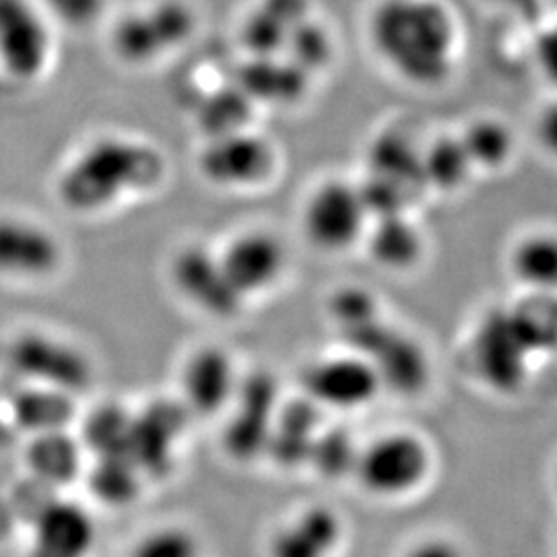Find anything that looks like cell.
I'll use <instances>...</instances> for the list:
<instances>
[{
    "mask_svg": "<svg viewBox=\"0 0 557 557\" xmlns=\"http://www.w3.org/2000/svg\"><path fill=\"white\" fill-rule=\"evenodd\" d=\"M368 40L380 62L411 87L438 89L457 71L458 23L442 0H379Z\"/></svg>",
    "mask_w": 557,
    "mask_h": 557,
    "instance_id": "obj_1",
    "label": "cell"
},
{
    "mask_svg": "<svg viewBox=\"0 0 557 557\" xmlns=\"http://www.w3.org/2000/svg\"><path fill=\"white\" fill-rule=\"evenodd\" d=\"M165 176L160 149L131 135L89 140L60 172L62 205L77 215H103L151 195Z\"/></svg>",
    "mask_w": 557,
    "mask_h": 557,
    "instance_id": "obj_2",
    "label": "cell"
},
{
    "mask_svg": "<svg viewBox=\"0 0 557 557\" xmlns=\"http://www.w3.org/2000/svg\"><path fill=\"white\" fill-rule=\"evenodd\" d=\"M535 296L533 304L490 310L473 333L471 358L481 382L496 395L512 397L522 391L531 358L549 349L557 335L556 306Z\"/></svg>",
    "mask_w": 557,
    "mask_h": 557,
    "instance_id": "obj_3",
    "label": "cell"
},
{
    "mask_svg": "<svg viewBox=\"0 0 557 557\" xmlns=\"http://www.w3.org/2000/svg\"><path fill=\"white\" fill-rule=\"evenodd\" d=\"M434 448L413 430H388L359 446L354 479L361 492L382 502L411 498L434 473Z\"/></svg>",
    "mask_w": 557,
    "mask_h": 557,
    "instance_id": "obj_4",
    "label": "cell"
},
{
    "mask_svg": "<svg viewBox=\"0 0 557 557\" xmlns=\"http://www.w3.org/2000/svg\"><path fill=\"white\" fill-rule=\"evenodd\" d=\"M372 221L358 182L320 180L299 207V232L322 255H345L361 246Z\"/></svg>",
    "mask_w": 557,
    "mask_h": 557,
    "instance_id": "obj_5",
    "label": "cell"
},
{
    "mask_svg": "<svg viewBox=\"0 0 557 557\" xmlns=\"http://www.w3.org/2000/svg\"><path fill=\"white\" fill-rule=\"evenodd\" d=\"M66 246L46 221L27 213H0V281L15 287H41L59 278Z\"/></svg>",
    "mask_w": 557,
    "mask_h": 557,
    "instance_id": "obj_6",
    "label": "cell"
},
{
    "mask_svg": "<svg viewBox=\"0 0 557 557\" xmlns=\"http://www.w3.org/2000/svg\"><path fill=\"white\" fill-rule=\"evenodd\" d=\"M199 172L205 182L227 193L259 190L275 178L278 151L275 143L248 128L205 137Z\"/></svg>",
    "mask_w": 557,
    "mask_h": 557,
    "instance_id": "obj_7",
    "label": "cell"
},
{
    "mask_svg": "<svg viewBox=\"0 0 557 557\" xmlns=\"http://www.w3.org/2000/svg\"><path fill=\"white\" fill-rule=\"evenodd\" d=\"M215 248L225 277L244 304L273 294L289 273V248L269 227H242Z\"/></svg>",
    "mask_w": 557,
    "mask_h": 557,
    "instance_id": "obj_8",
    "label": "cell"
},
{
    "mask_svg": "<svg viewBox=\"0 0 557 557\" xmlns=\"http://www.w3.org/2000/svg\"><path fill=\"white\" fill-rule=\"evenodd\" d=\"M52 21L36 0H0V75L15 85H34L54 59Z\"/></svg>",
    "mask_w": 557,
    "mask_h": 557,
    "instance_id": "obj_9",
    "label": "cell"
},
{
    "mask_svg": "<svg viewBox=\"0 0 557 557\" xmlns=\"http://www.w3.org/2000/svg\"><path fill=\"white\" fill-rule=\"evenodd\" d=\"M193 9L182 0H158L128 13L112 32V48L120 60L145 66L178 50L195 29Z\"/></svg>",
    "mask_w": 557,
    "mask_h": 557,
    "instance_id": "obj_10",
    "label": "cell"
},
{
    "mask_svg": "<svg viewBox=\"0 0 557 557\" xmlns=\"http://www.w3.org/2000/svg\"><path fill=\"white\" fill-rule=\"evenodd\" d=\"M168 275L176 296L207 319H236L246 306L225 277L215 246L188 242L174 252Z\"/></svg>",
    "mask_w": 557,
    "mask_h": 557,
    "instance_id": "obj_11",
    "label": "cell"
},
{
    "mask_svg": "<svg viewBox=\"0 0 557 557\" xmlns=\"http://www.w3.org/2000/svg\"><path fill=\"white\" fill-rule=\"evenodd\" d=\"M301 384L308 400L341 413L359 411L372 405L382 393L379 374L370 359L349 347L308 363Z\"/></svg>",
    "mask_w": 557,
    "mask_h": 557,
    "instance_id": "obj_12",
    "label": "cell"
},
{
    "mask_svg": "<svg viewBox=\"0 0 557 557\" xmlns=\"http://www.w3.org/2000/svg\"><path fill=\"white\" fill-rule=\"evenodd\" d=\"M239 368L220 345H200L180 366V388L188 407L199 413H218L238 395Z\"/></svg>",
    "mask_w": 557,
    "mask_h": 557,
    "instance_id": "obj_13",
    "label": "cell"
},
{
    "mask_svg": "<svg viewBox=\"0 0 557 557\" xmlns=\"http://www.w3.org/2000/svg\"><path fill=\"white\" fill-rule=\"evenodd\" d=\"M96 539V520L81 504L54 499L34 520L29 557H89Z\"/></svg>",
    "mask_w": 557,
    "mask_h": 557,
    "instance_id": "obj_14",
    "label": "cell"
},
{
    "mask_svg": "<svg viewBox=\"0 0 557 557\" xmlns=\"http://www.w3.org/2000/svg\"><path fill=\"white\" fill-rule=\"evenodd\" d=\"M361 246L370 260L386 273H409L423 262L425 234L409 213L372 218Z\"/></svg>",
    "mask_w": 557,
    "mask_h": 557,
    "instance_id": "obj_15",
    "label": "cell"
},
{
    "mask_svg": "<svg viewBox=\"0 0 557 557\" xmlns=\"http://www.w3.org/2000/svg\"><path fill=\"white\" fill-rule=\"evenodd\" d=\"M343 537L341 518L322 506L299 512L278 529L271 543L273 557H331Z\"/></svg>",
    "mask_w": 557,
    "mask_h": 557,
    "instance_id": "obj_16",
    "label": "cell"
},
{
    "mask_svg": "<svg viewBox=\"0 0 557 557\" xmlns=\"http://www.w3.org/2000/svg\"><path fill=\"white\" fill-rule=\"evenodd\" d=\"M421 147L423 145L405 131H382L368 147V176L386 180L416 197L423 188Z\"/></svg>",
    "mask_w": 557,
    "mask_h": 557,
    "instance_id": "obj_17",
    "label": "cell"
},
{
    "mask_svg": "<svg viewBox=\"0 0 557 557\" xmlns=\"http://www.w3.org/2000/svg\"><path fill=\"white\" fill-rule=\"evenodd\" d=\"M508 273L518 287L537 296L557 294V232H527L508 250Z\"/></svg>",
    "mask_w": 557,
    "mask_h": 557,
    "instance_id": "obj_18",
    "label": "cell"
},
{
    "mask_svg": "<svg viewBox=\"0 0 557 557\" xmlns=\"http://www.w3.org/2000/svg\"><path fill=\"white\" fill-rule=\"evenodd\" d=\"M306 0H260L242 27L252 57H273L285 50L292 34L308 20Z\"/></svg>",
    "mask_w": 557,
    "mask_h": 557,
    "instance_id": "obj_19",
    "label": "cell"
},
{
    "mask_svg": "<svg viewBox=\"0 0 557 557\" xmlns=\"http://www.w3.org/2000/svg\"><path fill=\"white\" fill-rule=\"evenodd\" d=\"M473 174L478 172L458 135H440L421 147L423 188L457 195L471 182Z\"/></svg>",
    "mask_w": 557,
    "mask_h": 557,
    "instance_id": "obj_20",
    "label": "cell"
},
{
    "mask_svg": "<svg viewBox=\"0 0 557 557\" xmlns=\"http://www.w3.org/2000/svg\"><path fill=\"white\" fill-rule=\"evenodd\" d=\"M273 57H255L252 64L244 71L239 89L250 100L287 103L301 98L306 91L308 73H304L292 60H277Z\"/></svg>",
    "mask_w": 557,
    "mask_h": 557,
    "instance_id": "obj_21",
    "label": "cell"
},
{
    "mask_svg": "<svg viewBox=\"0 0 557 557\" xmlns=\"http://www.w3.org/2000/svg\"><path fill=\"white\" fill-rule=\"evenodd\" d=\"M458 137L473 163L475 172H498L504 170L517 153V139L508 122L483 116L473 119Z\"/></svg>",
    "mask_w": 557,
    "mask_h": 557,
    "instance_id": "obj_22",
    "label": "cell"
},
{
    "mask_svg": "<svg viewBox=\"0 0 557 557\" xmlns=\"http://www.w3.org/2000/svg\"><path fill=\"white\" fill-rule=\"evenodd\" d=\"M285 50H289L287 59L310 75L326 66L333 59V40L322 25H317V21L308 17L292 34Z\"/></svg>",
    "mask_w": 557,
    "mask_h": 557,
    "instance_id": "obj_23",
    "label": "cell"
},
{
    "mask_svg": "<svg viewBox=\"0 0 557 557\" xmlns=\"http://www.w3.org/2000/svg\"><path fill=\"white\" fill-rule=\"evenodd\" d=\"M128 557H200L199 537L180 524H165L137 539Z\"/></svg>",
    "mask_w": 557,
    "mask_h": 557,
    "instance_id": "obj_24",
    "label": "cell"
},
{
    "mask_svg": "<svg viewBox=\"0 0 557 557\" xmlns=\"http://www.w3.org/2000/svg\"><path fill=\"white\" fill-rule=\"evenodd\" d=\"M359 446L347 432H320L312 446L310 458L319 462L320 471L326 475H351L356 467Z\"/></svg>",
    "mask_w": 557,
    "mask_h": 557,
    "instance_id": "obj_25",
    "label": "cell"
},
{
    "mask_svg": "<svg viewBox=\"0 0 557 557\" xmlns=\"http://www.w3.org/2000/svg\"><path fill=\"white\" fill-rule=\"evenodd\" d=\"M44 15L66 29H87L106 11V0H36Z\"/></svg>",
    "mask_w": 557,
    "mask_h": 557,
    "instance_id": "obj_26",
    "label": "cell"
},
{
    "mask_svg": "<svg viewBox=\"0 0 557 557\" xmlns=\"http://www.w3.org/2000/svg\"><path fill=\"white\" fill-rule=\"evenodd\" d=\"M400 557H469L465 547L448 535H423L409 543Z\"/></svg>",
    "mask_w": 557,
    "mask_h": 557,
    "instance_id": "obj_27",
    "label": "cell"
},
{
    "mask_svg": "<svg viewBox=\"0 0 557 557\" xmlns=\"http://www.w3.org/2000/svg\"><path fill=\"white\" fill-rule=\"evenodd\" d=\"M535 64L541 77L557 87V25L539 36L535 44Z\"/></svg>",
    "mask_w": 557,
    "mask_h": 557,
    "instance_id": "obj_28",
    "label": "cell"
},
{
    "mask_svg": "<svg viewBox=\"0 0 557 557\" xmlns=\"http://www.w3.org/2000/svg\"><path fill=\"white\" fill-rule=\"evenodd\" d=\"M535 139L539 147L557 161V100L545 103L535 119Z\"/></svg>",
    "mask_w": 557,
    "mask_h": 557,
    "instance_id": "obj_29",
    "label": "cell"
},
{
    "mask_svg": "<svg viewBox=\"0 0 557 557\" xmlns=\"http://www.w3.org/2000/svg\"><path fill=\"white\" fill-rule=\"evenodd\" d=\"M494 2H498L499 7H508V9L522 11V9H527V7H533L535 0H494Z\"/></svg>",
    "mask_w": 557,
    "mask_h": 557,
    "instance_id": "obj_30",
    "label": "cell"
},
{
    "mask_svg": "<svg viewBox=\"0 0 557 557\" xmlns=\"http://www.w3.org/2000/svg\"><path fill=\"white\" fill-rule=\"evenodd\" d=\"M554 487H556V492H557V462H556V467H554Z\"/></svg>",
    "mask_w": 557,
    "mask_h": 557,
    "instance_id": "obj_31",
    "label": "cell"
},
{
    "mask_svg": "<svg viewBox=\"0 0 557 557\" xmlns=\"http://www.w3.org/2000/svg\"><path fill=\"white\" fill-rule=\"evenodd\" d=\"M557 539V537H556Z\"/></svg>",
    "mask_w": 557,
    "mask_h": 557,
    "instance_id": "obj_32",
    "label": "cell"
}]
</instances>
